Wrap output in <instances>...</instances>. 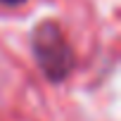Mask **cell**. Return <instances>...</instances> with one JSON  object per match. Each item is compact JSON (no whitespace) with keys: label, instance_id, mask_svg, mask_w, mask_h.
Wrapping results in <instances>:
<instances>
[{"label":"cell","instance_id":"1","mask_svg":"<svg viewBox=\"0 0 121 121\" xmlns=\"http://www.w3.org/2000/svg\"><path fill=\"white\" fill-rule=\"evenodd\" d=\"M31 48H33L36 64L48 81L59 83L74 71V64H76L74 50L55 22H43L36 26L31 36Z\"/></svg>","mask_w":121,"mask_h":121},{"label":"cell","instance_id":"2","mask_svg":"<svg viewBox=\"0 0 121 121\" xmlns=\"http://www.w3.org/2000/svg\"><path fill=\"white\" fill-rule=\"evenodd\" d=\"M3 5H7V7H14V5H22V3H26V0H0Z\"/></svg>","mask_w":121,"mask_h":121}]
</instances>
